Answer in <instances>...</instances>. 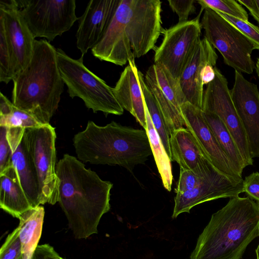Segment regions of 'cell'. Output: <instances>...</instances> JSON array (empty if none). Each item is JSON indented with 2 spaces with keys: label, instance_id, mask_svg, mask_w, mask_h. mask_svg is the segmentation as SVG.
Instances as JSON below:
<instances>
[{
  "label": "cell",
  "instance_id": "d6986e66",
  "mask_svg": "<svg viewBox=\"0 0 259 259\" xmlns=\"http://www.w3.org/2000/svg\"><path fill=\"white\" fill-rule=\"evenodd\" d=\"M218 58L214 48L204 37L197 45L179 79L187 102L202 110L203 68L208 64L215 67Z\"/></svg>",
  "mask_w": 259,
  "mask_h": 259
},
{
  "label": "cell",
  "instance_id": "8d00e7d4",
  "mask_svg": "<svg viewBox=\"0 0 259 259\" xmlns=\"http://www.w3.org/2000/svg\"><path fill=\"white\" fill-rule=\"evenodd\" d=\"M215 77L214 66L210 64H206L202 69L201 79L203 85H207L212 82Z\"/></svg>",
  "mask_w": 259,
  "mask_h": 259
},
{
  "label": "cell",
  "instance_id": "d4e9b609",
  "mask_svg": "<svg viewBox=\"0 0 259 259\" xmlns=\"http://www.w3.org/2000/svg\"><path fill=\"white\" fill-rule=\"evenodd\" d=\"M145 109L147 122V128L145 130L149 138L152 154L161 178L163 186L166 190L170 191L173 180L171 160L154 127L146 105Z\"/></svg>",
  "mask_w": 259,
  "mask_h": 259
},
{
  "label": "cell",
  "instance_id": "f1b7e54d",
  "mask_svg": "<svg viewBox=\"0 0 259 259\" xmlns=\"http://www.w3.org/2000/svg\"><path fill=\"white\" fill-rule=\"evenodd\" d=\"M43 125L33 116L15 105L10 114L0 116V126L28 128L38 127Z\"/></svg>",
  "mask_w": 259,
  "mask_h": 259
},
{
  "label": "cell",
  "instance_id": "f35d334b",
  "mask_svg": "<svg viewBox=\"0 0 259 259\" xmlns=\"http://www.w3.org/2000/svg\"><path fill=\"white\" fill-rule=\"evenodd\" d=\"M255 70L256 74L258 77L259 78V58L257 59V61L255 64Z\"/></svg>",
  "mask_w": 259,
  "mask_h": 259
},
{
  "label": "cell",
  "instance_id": "5bb4252c",
  "mask_svg": "<svg viewBox=\"0 0 259 259\" xmlns=\"http://www.w3.org/2000/svg\"><path fill=\"white\" fill-rule=\"evenodd\" d=\"M234 106L246 135L251 157H259V91L257 85L235 70L230 90Z\"/></svg>",
  "mask_w": 259,
  "mask_h": 259
},
{
  "label": "cell",
  "instance_id": "d6a6232c",
  "mask_svg": "<svg viewBox=\"0 0 259 259\" xmlns=\"http://www.w3.org/2000/svg\"><path fill=\"white\" fill-rule=\"evenodd\" d=\"M7 133V127L0 126V173L12 165L11 148Z\"/></svg>",
  "mask_w": 259,
  "mask_h": 259
},
{
  "label": "cell",
  "instance_id": "52a82bcc",
  "mask_svg": "<svg viewBox=\"0 0 259 259\" xmlns=\"http://www.w3.org/2000/svg\"><path fill=\"white\" fill-rule=\"evenodd\" d=\"M204 37L223 56L224 63L236 71L252 73L253 43L215 11L205 8L200 21Z\"/></svg>",
  "mask_w": 259,
  "mask_h": 259
},
{
  "label": "cell",
  "instance_id": "ac0fdd59",
  "mask_svg": "<svg viewBox=\"0 0 259 259\" xmlns=\"http://www.w3.org/2000/svg\"><path fill=\"white\" fill-rule=\"evenodd\" d=\"M25 129L7 127V136L11 148L12 165L33 208L40 205V196L37 175L25 143Z\"/></svg>",
  "mask_w": 259,
  "mask_h": 259
},
{
  "label": "cell",
  "instance_id": "277c9868",
  "mask_svg": "<svg viewBox=\"0 0 259 259\" xmlns=\"http://www.w3.org/2000/svg\"><path fill=\"white\" fill-rule=\"evenodd\" d=\"M13 103L42 124H49L64 90L57 49L46 39L35 40L28 65L13 79Z\"/></svg>",
  "mask_w": 259,
  "mask_h": 259
},
{
  "label": "cell",
  "instance_id": "836d02e7",
  "mask_svg": "<svg viewBox=\"0 0 259 259\" xmlns=\"http://www.w3.org/2000/svg\"><path fill=\"white\" fill-rule=\"evenodd\" d=\"M196 2L195 0H168L170 7L179 17V23L188 21L189 15L195 12L194 3Z\"/></svg>",
  "mask_w": 259,
  "mask_h": 259
},
{
  "label": "cell",
  "instance_id": "7402d4cb",
  "mask_svg": "<svg viewBox=\"0 0 259 259\" xmlns=\"http://www.w3.org/2000/svg\"><path fill=\"white\" fill-rule=\"evenodd\" d=\"M0 207L13 217L19 219L32 207L12 165L0 173Z\"/></svg>",
  "mask_w": 259,
  "mask_h": 259
},
{
  "label": "cell",
  "instance_id": "8fae6325",
  "mask_svg": "<svg viewBox=\"0 0 259 259\" xmlns=\"http://www.w3.org/2000/svg\"><path fill=\"white\" fill-rule=\"evenodd\" d=\"M215 77L203 92L202 111L216 114L233 138L246 166L253 164L243 126L232 101L226 77L214 67Z\"/></svg>",
  "mask_w": 259,
  "mask_h": 259
},
{
  "label": "cell",
  "instance_id": "1f68e13d",
  "mask_svg": "<svg viewBox=\"0 0 259 259\" xmlns=\"http://www.w3.org/2000/svg\"><path fill=\"white\" fill-rule=\"evenodd\" d=\"M203 179L192 170L180 168L176 194H182L193 189Z\"/></svg>",
  "mask_w": 259,
  "mask_h": 259
},
{
  "label": "cell",
  "instance_id": "603a6c76",
  "mask_svg": "<svg viewBox=\"0 0 259 259\" xmlns=\"http://www.w3.org/2000/svg\"><path fill=\"white\" fill-rule=\"evenodd\" d=\"M45 209L39 205L31 208L18 219V229L22 245V259H31L41 237Z\"/></svg>",
  "mask_w": 259,
  "mask_h": 259
},
{
  "label": "cell",
  "instance_id": "6da1fadb",
  "mask_svg": "<svg viewBox=\"0 0 259 259\" xmlns=\"http://www.w3.org/2000/svg\"><path fill=\"white\" fill-rule=\"evenodd\" d=\"M159 0H119L100 41L91 51L101 61L123 66L152 50L163 33Z\"/></svg>",
  "mask_w": 259,
  "mask_h": 259
},
{
  "label": "cell",
  "instance_id": "484cf974",
  "mask_svg": "<svg viewBox=\"0 0 259 259\" xmlns=\"http://www.w3.org/2000/svg\"><path fill=\"white\" fill-rule=\"evenodd\" d=\"M138 78L145 103L151 121L171 161L169 143L170 133L164 118L155 99L146 84L144 76L140 71H138Z\"/></svg>",
  "mask_w": 259,
  "mask_h": 259
},
{
  "label": "cell",
  "instance_id": "cb8c5ba5",
  "mask_svg": "<svg viewBox=\"0 0 259 259\" xmlns=\"http://www.w3.org/2000/svg\"><path fill=\"white\" fill-rule=\"evenodd\" d=\"M202 115L207 124L215 136L220 146L235 166L237 172L242 176L246 167L239 149L230 132L214 113L203 111Z\"/></svg>",
  "mask_w": 259,
  "mask_h": 259
},
{
  "label": "cell",
  "instance_id": "2e32d148",
  "mask_svg": "<svg viewBox=\"0 0 259 259\" xmlns=\"http://www.w3.org/2000/svg\"><path fill=\"white\" fill-rule=\"evenodd\" d=\"M243 182L236 184L217 170L203 178L193 189L176 194L172 218L202 203L220 198H233L243 193Z\"/></svg>",
  "mask_w": 259,
  "mask_h": 259
},
{
  "label": "cell",
  "instance_id": "60d3db41",
  "mask_svg": "<svg viewBox=\"0 0 259 259\" xmlns=\"http://www.w3.org/2000/svg\"><path fill=\"white\" fill-rule=\"evenodd\" d=\"M61 259H66V258H63V257H61Z\"/></svg>",
  "mask_w": 259,
  "mask_h": 259
},
{
  "label": "cell",
  "instance_id": "e575fe53",
  "mask_svg": "<svg viewBox=\"0 0 259 259\" xmlns=\"http://www.w3.org/2000/svg\"><path fill=\"white\" fill-rule=\"evenodd\" d=\"M243 193L247 197L259 203V172H252L245 177L243 181Z\"/></svg>",
  "mask_w": 259,
  "mask_h": 259
},
{
  "label": "cell",
  "instance_id": "f546056e",
  "mask_svg": "<svg viewBox=\"0 0 259 259\" xmlns=\"http://www.w3.org/2000/svg\"><path fill=\"white\" fill-rule=\"evenodd\" d=\"M217 13L249 39L253 43L256 50H259V28L257 26L248 21H244L222 13Z\"/></svg>",
  "mask_w": 259,
  "mask_h": 259
},
{
  "label": "cell",
  "instance_id": "4dcf8cb0",
  "mask_svg": "<svg viewBox=\"0 0 259 259\" xmlns=\"http://www.w3.org/2000/svg\"><path fill=\"white\" fill-rule=\"evenodd\" d=\"M22 256V245L17 227L9 234L0 249V259H21Z\"/></svg>",
  "mask_w": 259,
  "mask_h": 259
},
{
  "label": "cell",
  "instance_id": "9c48e42d",
  "mask_svg": "<svg viewBox=\"0 0 259 259\" xmlns=\"http://www.w3.org/2000/svg\"><path fill=\"white\" fill-rule=\"evenodd\" d=\"M21 14L34 38L49 42L68 31L79 18L75 0L17 1Z\"/></svg>",
  "mask_w": 259,
  "mask_h": 259
},
{
  "label": "cell",
  "instance_id": "83f0119b",
  "mask_svg": "<svg viewBox=\"0 0 259 259\" xmlns=\"http://www.w3.org/2000/svg\"><path fill=\"white\" fill-rule=\"evenodd\" d=\"M201 6V13L205 8H210L217 12L222 13L244 21H248V15L246 10L237 1L234 0H198Z\"/></svg>",
  "mask_w": 259,
  "mask_h": 259
},
{
  "label": "cell",
  "instance_id": "8992f818",
  "mask_svg": "<svg viewBox=\"0 0 259 259\" xmlns=\"http://www.w3.org/2000/svg\"><path fill=\"white\" fill-rule=\"evenodd\" d=\"M57 60L61 77L71 98L82 100L85 106L94 113L121 115L124 109L117 100L113 88L90 71L83 64V56L74 59L62 50L57 49Z\"/></svg>",
  "mask_w": 259,
  "mask_h": 259
},
{
  "label": "cell",
  "instance_id": "ab89813d",
  "mask_svg": "<svg viewBox=\"0 0 259 259\" xmlns=\"http://www.w3.org/2000/svg\"><path fill=\"white\" fill-rule=\"evenodd\" d=\"M257 259H259V244L255 250Z\"/></svg>",
  "mask_w": 259,
  "mask_h": 259
},
{
  "label": "cell",
  "instance_id": "30bf717a",
  "mask_svg": "<svg viewBox=\"0 0 259 259\" xmlns=\"http://www.w3.org/2000/svg\"><path fill=\"white\" fill-rule=\"evenodd\" d=\"M199 17L164 30L162 41L155 50L154 63L164 67L177 79L201 40Z\"/></svg>",
  "mask_w": 259,
  "mask_h": 259
},
{
  "label": "cell",
  "instance_id": "ffe728a7",
  "mask_svg": "<svg viewBox=\"0 0 259 259\" xmlns=\"http://www.w3.org/2000/svg\"><path fill=\"white\" fill-rule=\"evenodd\" d=\"M169 143L171 161H176L180 168L192 170L202 178L217 170L187 128L183 127L173 131Z\"/></svg>",
  "mask_w": 259,
  "mask_h": 259
},
{
  "label": "cell",
  "instance_id": "b9f144b4",
  "mask_svg": "<svg viewBox=\"0 0 259 259\" xmlns=\"http://www.w3.org/2000/svg\"><path fill=\"white\" fill-rule=\"evenodd\" d=\"M21 259H22V258H21Z\"/></svg>",
  "mask_w": 259,
  "mask_h": 259
},
{
  "label": "cell",
  "instance_id": "3957f363",
  "mask_svg": "<svg viewBox=\"0 0 259 259\" xmlns=\"http://www.w3.org/2000/svg\"><path fill=\"white\" fill-rule=\"evenodd\" d=\"M259 236V203L248 197L230 198L213 213L190 259H241Z\"/></svg>",
  "mask_w": 259,
  "mask_h": 259
},
{
  "label": "cell",
  "instance_id": "7a4b0ae2",
  "mask_svg": "<svg viewBox=\"0 0 259 259\" xmlns=\"http://www.w3.org/2000/svg\"><path fill=\"white\" fill-rule=\"evenodd\" d=\"M58 202L74 237L87 239L98 233L102 216L110 209L113 184L87 168L77 158L65 154L56 164Z\"/></svg>",
  "mask_w": 259,
  "mask_h": 259
},
{
  "label": "cell",
  "instance_id": "d590c367",
  "mask_svg": "<svg viewBox=\"0 0 259 259\" xmlns=\"http://www.w3.org/2000/svg\"><path fill=\"white\" fill-rule=\"evenodd\" d=\"M54 247L49 244L38 245L31 259H61Z\"/></svg>",
  "mask_w": 259,
  "mask_h": 259
},
{
  "label": "cell",
  "instance_id": "7c38bea8",
  "mask_svg": "<svg viewBox=\"0 0 259 259\" xmlns=\"http://www.w3.org/2000/svg\"><path fill=\"white\" fill-rule=\"evenodd\" d=\"M144 79L163 114L170 135L185 125L181 106L187 100L179 80L164 67L155 63L147 70Z\"/></svg>",
  "mask_w": 259,
  "mask_h": 259
},
{
  "label": "cell",
  "instance_id": "ba28073f",
  "mask_svg": "<svg viewBox=\"0 0 259 259\" xmlns=\"http://www.w3.org/2000/svg\"><path fill=\"white\" fill-rule=\"evenodd\" d=\"M28 152L36 171L41 204L58 202L59 180L56 174V134L51 124L25 129Z\"/></svg>",
  "mask_w": 259,
  "mask_h": 259
},
{
  "label": "cell",
  "instance_id": "74e56055",
  "mask_svg": "<svg viewBox=\"0 0 259 259\" xmlns=\"http://www.w3.org/2000/svg\"><path fill=\"white\" fill-rule=\"evenodd\" d=\"M14 105L2 92L0 93V116H7L13 110Z\"/></svg>",
  "mask_w": 259,
  "mask_h": 259
},
{
  "label": "cell",
  "instance_id": "4fadbf2b",
  "mask_svg": "<svg viewBox=\"0 0 259 259\" xmlns=\"http://www.w3.org/2000/svg\"><path fill=\"white\" fill-rule=\"evenodd\" d=\"M181 111L185 125L194 136L214 168L233 183H242V176L220 146L203 116L202 110L187 102L182 105Z\"/></svg>",
  "mask_w": 259,
  "mask_h": 259
},
{
  "label": "cell",
  "instance_id": "9a60e30c",
  "mask_svg": "<svg viewBox=\"0 0 259 259\" xmlns=\"http://www.w3.org/2000/svg\"><path fill=\"white\" fill-rule=\"evenodd\" d=\"M0 20L13 53L16 75L29 63L35 39L21 14L17 1H0Z\"/></svg>",
  "mask_w": 259,
  "mask_h": 259
},
{
  "label": "cell",
  "instance_id": "5b68a950",
  "mask_svg": "<svg viewBox=\"0 0 259 259\" xmlns=\"http://www.w3.org/2000/svg\"><path fill=\"white\" fill-rule=\"evenodd\" d=\"M72 142L77 158L81 162L118 165L130 171L152 154L146 130L114 121L99 126L90 120L84 130L74 136Z\"/></svg>",
  "mask_w": 259,
  "mask_h": 259
},
{
  "label": "cell",
  "instance_id": "44dd1931",
  "mask_svg": "<svg viewBox=\"0 0 259 259\" xmlns=\"http://www.w3.org/2000/svg\"><path fill=\"white\" fill-rule=\"evenodd\" d=\"M138 71L135 60H130L113 88V93L122 108L132 114L145 130V104L139 80Z\"/></svg>",
  "mask_w": 259,
  "mask_h": 259
},
{
  "label": "cell",
  "instance_id": "4316f807",
  "mask_svg": "<svg viewBox=\"0 0 259 259\" xmlns=\"http://www.w3.org/2000/svg\"><path fill=\"white\" fill-rule=\"evenodd\" d=\"M15 75L13 53L3 23L0 20V81L8 83Z\"/></svg>",
  "mask_w": 259,
  "mask_h": 259
},
{
  "label": "cell",
  "instance_id": "e0dca14e",
  "mask_svg": "<svg viewBox=\"0 0 259 259\" xmlns=\"http://www.w3.org/2000/svg\"><path fill=\"white\" fill-rule=\"evenodd\" d=\"M119 0H91L79 17L76 46L84 56L102 38Z\"/></svg>",
  "mask_w": 259,
  "mask_h": 259
}]
</instances>
